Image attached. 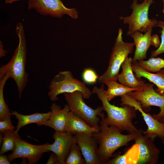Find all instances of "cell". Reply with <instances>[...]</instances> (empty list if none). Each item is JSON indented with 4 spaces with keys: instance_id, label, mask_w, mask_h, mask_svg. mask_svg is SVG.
I'll return each mask as SVG.
<instances>
[{
    "instance_id": "13",
    "label": "cell",
    "mask_w": 164,
    "mask_h": 164,
    "mask_svg": "<svg viewBox=\"0 0 164 164\" xmlns=\"http://www.w3.org/2000/svg\"><path fill=\"white\" fill-rule=\"evenodd\" d=\"M139 150V157L137 164H156L159 160L160 150L151 140L143 133L134 140Z\"/></svg>"
},
{
    "instance_id": "6",
    "label": "cell",
    "mask_w": 164,
    "mask_h": 164,
    "mask_svg": "<svg viewBox=\"0 0 164 164\" xmlns=\"http://www.w3.org/2000/svg\"><path fill=\"white\" fill-rule=\"evenodd\" d=\"M122 35V29L120 28L111 54L108 67L106 71L99 77V83L104 84L110 80L117 81L122 63L128 55L133 51L134 43L124 42Z\"/></svg>"
},
{
    "instance_id": "29",
    "label": "cell",
    "mask_w": 164,
    "mask_h": 164,
    "mask_svg": "<svg viewBox=\"0 0 164 164\" xmlns=\"http://www.w3.org/2000/svg\"><path fill=\"white\" fill-rule=\"evenodd\" d=\"M11 116H7L3 120L0 121V131L2 133L6 131L14 130L15 127L12 123Z\"/></svg>"
},
{
    "instance_id": "35",
    "label": "cell",
    "mask_w": 164,
    "mask_h": 164,
    "mask_svg": "<svg viewBox=\"0 0 164 164\" xmlns=\"http://www.w3.org/2000/svg\"><path fill=\"white\" fill-rule=\"evenodd\" d=\"M161 140L162 141V143L164 145V137L161 138Z\"/></svg>"
},
{
    "instance_id": "28",
    "label": "cell",
    "mask_w": 164,
    "mask_h": 164,
    "mask_svg": "<svg viewBox=\"0 0 164 164\" xmlns=\"http://www.w3.org/2000/svg\"><path fill=\"white\" fill-rule=\"evenodd\" d=\"M155 26L162 28L160 32L161 34V41L159 46L157 49L152 51L151 53V57H156L160 54L164 53V21H158Z\"/></svg>"
},
{
    "instance_id": "19",
    "label": "cell",
    "mask_w": 164,
    "mask_h": 164,
    "mask_svg": "<svg viewBox=\"0 0 164 164\" xmlns=\"http://www.w3.org/2000/svg\"><path fill=\"white\" fill-rule=\"evenodd\" d=\"M132 67L135 76L138 78L143 77L155 84L157 87L155 91L164 96V69H162L156 73L147 71L138 65L137 61H132Z\"/></svg>"
},
{
    "instance_id": "15",
    "label": "cell",
    "mask_w": 164,
    "mask_h": 164,
    "mask_svg": "<svg viewBox=\"0 0 164 164\" xmlns=\"http://www.w3.org/2000/svg\"><path fill=\"white\" fill-rule=\"evenodd\" d=\"M50 108L51 114L49 119L37 125L49 126L56 132H64L70 111L68 105L66 104L62 109L60 106L53 103Z\"/></svg>"
},
{
    "instance_id": "30",
    "label": "cell",
    "mask_w": 164,
    "mask_h": 164,
    "mask_svg": "<svg viewBox=\"0 0 164 164\" xmlns=\"http://www.w3.org/2000/svg\"><path fill=\"white\" fill-rule=\"evenodd\" d=\"M46 164H59L58 157L53 152L50 156Z\"/></svg>"
},
{
    "instance_id": "33",
    "label": "cell",
    "mask_w": 164,
    "mask_h": 164,
    "mask_svg": "<svg viewBox=\"0 0 164 164\" xmlns=\"http://www.w3.org/2000/svg\"><path fill=\"white\" fill-rule=\"evenodd\" d=\"M3 46L2 41L0 42V57H2L4 56L6 54L7 52L4 50L3 49Z\"/></svg>"
},
{
    "instance_id": "37",
    "label": "cell",
    "mask_w": 164,
    "mask_h": 164,
    "mask_svg": "<svg viewBox=\"0 0 164 164\" xmlns=\"http://www.w3.org/2000/svg\"><path fill=\"white\" fill-rule=\"evenodd\" d=\"M140 0V1H142V0Z\"/></svg>"
},
{
    "instance_id": "25",
    "label": "cell",
    "mask_w": 164,
    "mask_h": 164,
    "mask_svg": "<svg viewBox=\"0 0 164 164\" xmlns=\"http://www.w3.org/2000/svg\"><path fill=\"white\" fill-rule=\"evenodd\" d=\"M9 78L8 76H5L0 79V121L3 120L7 116L12 115L10 112L4 97V86Z\"/></svg>"
},
{
    "instance_id": "31",
    "label": "cell",
    "mask_w": 164,
    "mask_h": 164,
    "mask_svg": "<svg viewBox=\"0 0 164 164\" xmlns=\"http://www.w3.org/2000/svg\"><path fill=\"white\" fill-rule=\"evenodd\" d=\"M152 45L156 48H158L160 44V41L158 36L154 34L152 36Z\"/></svg>"
},
{
    "instance_id": "21",
    "label": "cell",
    "mask_w": 164,
    "mask_h": 164,
    "mask_svg": "<svg viewBox=\"0 0 164 164\" xmlns=\"http://www.w3.org/2000/svg\"><path fill=\"white\" fill-rule=\"evenodd\" d=\"M139 157L138 146L135 143L125 153L114 155L106 164H137Z\"/></svg>"
},
{
    "instance_id": "2",
    "label": "cell",
    "mask_w": 164,
    "mask_h": 164,
    "mask_svg": "<svg viewBox=\"0 0 164 164\" xmlns=\"http://www.w3.org/2000/svg\"><path fill=\"white\" fill-rule=\"evenodd\" d=\"M15 31L18 36L19 43L10 61L0 68V78L7 76L12 79L17 87L19 97L26 87L29 75L26 71V46L25 36L23 24L21 22L16 25Z\"/></svg>"
},
{
    "instance_id": "18",
    "label": "cell",
    "mask_w": 164,
    "mask_h": 164,
    "mask_svg": "<svg viewBox=\"0 0 164 164\" xmlns=\"http://www.w3.org/2000/svg\"><path fill=\"white\" fill-rule=\"evenodd\" d=\"M132 59L127 57L122 63L121 72L119 74L118 80L125 87L139 89L145 83L141 78L134 75L132 67Z\"/></svg>"
},
{
    "instance_id": "22",
    "label": "cell",
    "mask_w": 164,
    "mask_h": 164,
    "mask_svg": "<svg viewBox=\"0 0 164 164\" xmlns=\"http://www.w3.org/2000/svg\"><path fill=\"white\" fill-rule=\"evenodd\" d=\"M104 84L108 87L107 90L105 91V94L109 101L115 97H121L129 92L139 89L127 87L121 84L118 83L115 80L107 81Z\"/></svg>"
},
{
    "instance_id": "3",
    "label": "cell",
    "mask_w": 164,
    "mask_h": 164,
    "mask_svg": "<svg viewBox=\"0 0 164 164\" xmlns=\"http://www.w3.org/2000/svg\"><path fill=\"white\" fill-rule=\"evenodd\" d=\"M104 85L102 84L100 88L94 87L92 91L96 94L101 101L104 111L107 114L106 120L108 124L118 128L122 131H126L129 133H142L141 129H138L135 126L132 121L136 117V110L135 108L129 105H122L118 107L111 104L105 94Z\"/></svg>"
},
{
    "instance_id": "11",
    "label": "cell",
    "mask_w": 164,
    "mask_h": 164,
    "mask_svg": "<svg viewBox=\"0 0 164 164\" xmlns=\"http://www.w3.org/2000/svg\"><path fill=\"white\" fill-rule=\"evenodd\" d=\"M121 105H128L134 107L141 114L147 125L146 131L143 133L153 141L157 137H164V123L160 122L150 114L146 113L142 109L140 103L128 94L121 97Z\"/></svg>"
},
{
    "instance_id": "34",
    "label": "cell",
    "mask_w": 164,
    "mask_h": 164,
    "mask_svg": "<svg viewBox=\"0 0 164 164\" xmlns=\"http://www.w3.org/2000/svg\"><path fill=\"white\" fill-rule=\"evenodd\" d=\"M19 0H5V2L6 3H11L13 2Z\"/></svg>"
},
{
    "instance_id": "27",
    "label": "cell",
    "mask_w": 164,
    "mask_h": 164,
    "mask_svg": "<svg viewBox=\"0 0 164 164\" xmlns=\"http://www.w3.org/2000/svg\"><path fill=\"white\" fill-rule=\"evenodd\" d=\"M82 77L84 82L92 84L98 80L99 77L95 71L92 68H85L82 73Z\"/></svg>"
},
{
    "instance_id": "9",
    "label": "cell",
    "mask_w": 164,
    "mask_h": 164,
    "mask_svg": "<svg viewBox=\"0 0 164 164\" xmlns=\"http://www.w3.org/2000/svg\"><path fill=\"white\" fill-rule=\"evenodd\" d=\"M28 3L29 9H34L43 15L61 18L66 14L73 19L77 18L76 10L66 8L60 0H28Z\"/></svg>"
},
{
    "instance_id": "12",
    "label": "cell",
    "mask_w": 164,
    "mask_h": 164,
    "mask_svg": "<svg viewBox=\"0 0 164 164\" xmlns=\"http://www.w3.org/2000/svg\"><path fill=\"white\" fill-rule=\"evenodd\" d=\"M53 137L54 142L50 144L48 149L56 155L59 164H65L71 147L75 142L74 135L66 132L55 131Z\"/></svg>"
},
{
    "instance_id": "17",
    "label": "cell",
    "mask_w": 164,
    "mask_h": 164,
    "mask_svg": "<svg viewBox=\"0 0 164 164\" xmlns=\"http://www.w3.org/2000/svg\"><path fill=\"white\" fill-rule=\"evenodd\" d=\"M99 131L100 128L91 126L73 111L69 112L64 132L73 135L81 132L92 136Z\"/></svg>"
},
{
    "instance_id": "14",
    "label": "cell",
    "mask_w": 164,
    "mask_h": 164,
    "mask_svg": "<svg viewBox=\"0 0 164 164\" xmlns=\"http://www.w3.org/2000/svg\"><path fill=\"white\" fill-rule=\"evenodd\" d=\"M76 143L78 145L86 164H100L97 155V143L92 136L78 132L74 135Z\"/></svg>"
},
{
    "instance_id": "24",
    "label": "cell",
    "mask_w": 164,
    "mask_h": 164,
    "mask_svg": "<svg viewBox=\"0 0 164 164\" xmlns=\"http://www.w3.org/2000/svg\"><path fill=\"white\" fill-rule=\"evenodd\" d=\"M2 138V143L0 151V155L10 151H13L15 147V139L19 136L14 130H9L5 132Z\"/></svg>"
},
{
    "instance_id": "36",
    "label": "cell",
    "mask_w": 164,
    "mask_h": 164,
    "mask_svg": "<svg viewBox=\"0 0 164 164\" xmlns=\"http://www.w3.org/2000/svg\"><path fill=\"white\" fill-rule=\"evenodd\" d=\"M163 0V9L162 10V12L164 14V0Z\"/></svg>"
},
{
    "instance_id": "23",
    "label": "cell",
    "mask_w": 164,
    "mask_h": 164,
    "mask_svg": "<svg viewBox=\"0 0 164 164\" xmlns=\"http://www.w3.org/2000/svg\"><path fill=\"white\" fill-rule=\"evenodd\" d=\"M139 66L145 71L157 72L164 68V60L160 58L152 57L147 60L138 61Z\"/></svg>"
},
{
    "instance_id": "1",
    "label": "cell",
    "mask_w": 164,
    "mask_h": 164,
    "mask_svg": "<svg viewBox=\"0 0 164 164\" xmlns=\"http://www.w3.org/2000/svg\"><path fill=\"white\" fill-rule=\"evenodd\" d=\"M99 128V131L94 133L93 136L99 145L97 153L100 164H106L117 149L126 146L143 133L122 134L118 128L108 124L104 113L101 117Z\"/></svg>"
},
{
    "instance_id": "20",
    "label": "cell",
    "mask_w": 164,
    "mask_h": 164,
    "mask_svg": "<svg viewBox=\"0 0 164 164\" xmlns=\"http://www.w3.org/2000/svg\"><path fill=\"white\" fill-rule=\"evenodd\" d=\"M12 113L18 120L17 125L15 132L18 134L20 129L25 125L33 123L38 125L47 120L50 118L51 112L46 113L36 112L28 115L21 114L16 111H12Z\"/></svg>"
},
{
    "instance_id": "10",
    "label": "cell",
    "mask_w": 164,
    "mask_h": 164,
    "mask_svg": "<svg viewBox=\"0 0 164 164\" xmlns=\"http://www.w3.org/2000/svg\"><path fill=\"white\" fill-rule=\"evenodd\" d=\"M15 147L13 152L8 155L11 162L16 158L27 159L30 164L37 163L43 154L49 152L48 148L50 144L37 145L27 142L23 140L19 135L15 139Z\"/></svg>"
},
{
    "instance_id": "8",
    "label": "cell",
    "mask_w": 164,
    "mask_h": 164,
    "mask_svg": "<svg viewBox=\"0 0 164 164\" xmlns=\"http://www.w3.org/2000/svg\"><path fill=\"white\" fill-rule=\"evenodd\" d=\"M153 84L144 83L138 90L128 94L141 104L145 111L150 110L151 106L158 107L160 111L153 117L159 121L164 123V96L156 92L153 88Z\"/></svg>"
},
{
    "instance_id": "4",
    "label": "cell",
    "mask_w": 164,
    "mask_h": 164,
    "mask_svg": "<svg viewBox=\"0 0 164 164\" xmlns=\"http://www.w3.org/2000/svg\"><path fill=\"white\" fill-rule=\"evenodd\" d=\"M48 95L53 101L58 100V95L61 94L79 91L83 94L84 99H88L92 93L84 82L74 78L69 71L60 72L50 81Z\"/></svg>"
},
{
    "instance_id": "32",
    "label": "cell",
    "mask_w": 164,
    "mask_h": 164,
    "mask_svg": "<svg viewBox=\"0 0 164 164\" xmlns=\"http://www.w3.org/2000/svg\"><path fill=\"white\" fill-rule=\"evenodd\" d=\"M10 162L9 161L8 156L5 155H0V164H9Z\"/></svg>"
},
{
    "instance_id": "26",
    "label": "cell",
    "mask_w": 164,
    "mask_h": 164,
    "mask_svg": "<svg viewBox=\"0 0 164 164\" xmlns=\"http://www.w3.org/2000/svg\"><path fill=\"white\" fill-rule=\"evenodd\" d=\"M81 151L78 145L74 142L72 144L65 164H83L84 159L82 157Z\"/></svg>"
},
{
    "instance_id": "16",
    "label": "cell",
    "mask_w": 164,
    "mask_h": 164,
    "mask_svg": "<svg viewBox=\"0 0 164 164\" xmlns=\"http://www.w3.org/2000/svg\"><path fill=\"white\" fill-rule=\"evenodd\" d=\"M152 29H151L143 34L139 31H136L130 35L135 46L132 61H139L146 58L147 51L149 46L152 45Z\"/></svg>"
},
{
    "instance_id": "7",
    "label": "cell",
    "mask_w": 164,
    "mask_h": 164,
    "mask_svg": "<svg viewBox=\"0 0 164 164\" xmlns=\"http://www.w3.org/2000/svg\"><path fill=\"white\" fill-rule=\"evenodd\" d=\"M63 94L70 111L91 126L99 128L101 117L104 113L102 106H99L94 109L91 108L85 103L83 94L79 91Z\"/></svg>"
},
{
    "instance_id": "5",
    "label": "cell",
    "mask_w": 164,
    "mask_h": 164,
    "mask_svg": "<svg viewBox=\"0 0 164 164\" xmlns=\"http://www.w3.org/2000/svg\"><path fill=\"white\" fill-rule=\"evenodd\" d=\"M153 1L144 0L142 3L138 4L137 0H133L131 6L132 9L131 14L129 16L120 17L124 24L129 25L127 35H130L136 31L145 32L156 26L157 20L150 19L148 16L149 7Z\"/></svg>"
}]
</instances>
